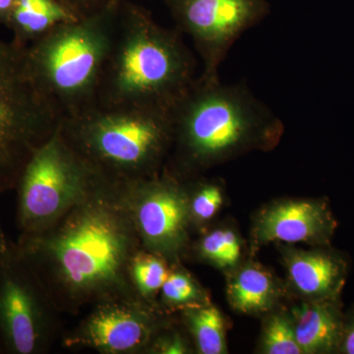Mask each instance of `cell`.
Instances as JSON below:
<instances>
[{
    "mask_svg": "<svg viewBox=\"0 0 354 354\" xmlns=\"http://www.w3.org/2000/svg\"><path fill=\"white\" fill-rule=\"evenodd\" d=\"M198 252L205 259L225 267L237 262L241 256V244L230 230H215L203 237Z\"/></svg>",
    "mask_w": 354,
    "mask_h": 354,
    "instance_id": "20",
    "label": "cell"
},
{
    "mask_svg": "<svg viewBox=\"0 0 354 354\" xmlns=\"http://www.w3.org/2000/svg\"><path fill=\"white\" fill-rule=\"evenodd\" d=\"M174 141L162 171L179 181L248 149L276 143L283 124L245 82L198 76L172 108Z\"/></svg>",
    "mask_w": 354,
    "mask_h": 354,
    "instance_id": "2",
    "label": "cell"
},
{
    "mask_svg": "<svg viewBox=\"0 0 354 354\" xmlns=\"http://www.w3.org/2000/svg\"><path fill=\"white\" fill-rule=\"evenodd\" d=\"M339 349L342 353L354 354V314L346 325L342 327V334Z\"/></svg>",
    "mask_w": 354,
    "mask_h": 354,
    "instance_id": "25",
    "label": "cell"
},
{
    "mask_svg": "<svg viewBox=\"0 0 354 354\" xmlns=\"http://www.w3.org/2000/svg\"><path fill=\"white\" fill-rule=\"evenodd\" d=\"M16 0H0V23L6 24Z\"/></svg>",
    "mask_w": 354,
    "mask_h": 354,
    "instance_id": "26",
    "label": "cell"
},
{
    "mask_svg": "<svg viewBox=\"0 0 354 354\" xmlns=\"http://www.w3.org/2000/svg\"><path fill=\"white\" fill-rule=\"evenodd\" d=\"M169 264V261L157 254L140 249L129 266L130 281L136 295L146 301L156 304V297L171 274Z\"/></svg>",
    "mask_w": 354,
    "mask_h": 354,
    "instance_id": "18",
    "label": "cell"
},
{
    "mask_svg": "<svg viewBox=\"0 0 354 354\" xmlns=\"http://www.w3.org/2000/svg\"><path fill=\"white\" fill-rule=\"evenodd\" d=\"M169 324L157 304L139 297L114 298L91 307L76 327L62 335L68 349L87 348L102 354H144Z\"/></svg>",
    "mask_w": 354,
    "mask_h": 354,
    "instance_id": "10",
    "label": "cell"
},
{
    "mask_svg": "<svg viewBox=\"0 0 354 354\" xmlns=\"http://www.w3.org/2000/svg\"><path fill=\"white\" fill-rule=\"evenodd\" d=\"M197 62L183 34L145 7L121 0L97 104L172 109L196 80Z\"/></svg>",
    "mask_w": 354,
    "mask_h": 354,
    "instance_id": "3",
    "label": "cell"
},
{
    "mask_svg": "<svg viewBox=\"0 0 354 354\" xmlns=\"http://www.w3.org/2000/svg\"><path fill=\"white\" fill-rule=\"evenodd\" d=\"M162 306L169 310L184 309L205 304V297L189 274L180 269H171L160 290Z\"/></svg>",
    "mask_w": 354,
    "mask_h": 354,
    "instance_id": "19",
    "label": "cell"
},
{
    "mask_svg": "<svg viewBox=\"0 0 354 354\" xmlns=\"http://www.w3.org/2000/svg\"><path fill=\"white\" fill-rule=\"evenodd\" d=\"M295 315V337L302 353H332L339 348L344 324L335 298L304 304Z\"/></svg>",
    "mask_w": 354,
    "mask_h": 354,
    "instance_id": "14",
    "label": "cell"
},
{
    "mask_svg": "<svg viewBox=\"0 0 354 354\" xmlns=\"http://www.w3.org/2000/svg\"><path fill=\"white\" fill-rule=\"evenodd\" d=\"M0 353H2V348H1V346H0Z\"/></svg>",
    "mask_w": 354,
    "mask_h": 354,
    "instance_id": "28",
    "label": "cell"
},
{
    "mask_svg": "<svg viewBox=\"0 0 354 354\" xmlns=\"http://www.w3.org/2000/svg\"><path fill=\"white\" fill-rule=\"evenodd\" d=\"M286 263L293 285L307 297L335 298L344 285L346 265L333 254L291 253Z\"/></svg>",
    "mask_w": 354,
    "mask_h": 354,
    "instance_id": "13",
    "label": "cell"
},
{
    "mask_svg": "<svg viewBox=\"0 0 354 354\" xmlns=\"http://www.w3.org/2000/svg\"><path fill=\"white\" fill-rule=\"evenodd\" d=\"M62 314L114 298L138 297L129 266L142 248L125 185L106 181L57 225L16 241Z\"/></svg>",
    "mask_w": 354,
    "mask_h": 354,
    "instance_id": "1",
    "label": "cell"
},
{
    "mask_svg": "<svg viewBox=\"0 0 354 354\" xmlns=\"http://www.w3.org/2000/svg\"><path fill=\"white\" fill-rule=\"evenodd\" d=\"M335 225L326 203L290 201L265 211L258 221L256 234L262 242L326 243L334 234Z\"/></svg>",
    "mask_w": 354,
    "mask_h": 354,
    "instance_id": "12",
    "label": "cell"
},
{
    "mask_svg": "<svg viewBox=\"0 0 354 354\" xmlns=\"http://www.w3.org/2000/svg\"><path fill=\"white\" fill-rule=\"evenodd\" d=\"M176 29L192 39L202 78L220 79V67L244 32L269 15L268 0H165Z\"/></svg>",
    "mask_w": 354,
    "mask_h": 354,
    "instance_id": "9",
    "label": "cell"
},
{
    "mask_svg": "<svg viewBox=\"0 0 354 354\" xmlns=\"http://www.w3.org/2000/svg\"><path fill=\"white\" fill-rule=\"evenodd\" d=\"M124 185L142 248L169 263L176 262L189 241L191 218L185 183L162 171Z\"/></svg>",
    "mask_w": 354,
    "mask_h": 354,
    "instance_id": "11",
    "label": "cell"
},
{
    "mask_svg": "<svg viewBox=\"0 0 354 354\" xmlns=\"http://www.w3.org/2000/svg\"><path fill=\"white\" fill-rule=\"evenodd\" d=\"M62 313L16 242L0 251V346L7 354H46L62 337Z\"/></svg>",
    "mask_w": 354,
    "mask_h": 354,
    "instance_id": "8",
    "label": "cell"
},
{
    "mask_svg": "<svg viewBox=\"0 0 354 354\" xmlns=\"http://www.w3.org/2000/svg\"><path fill=\"white\" fill-rule=\"evenodd\" d=\"M79 155L108 180L133 183L164 169L174 141L172 109L95 104L58 127Z\"/></svg>",
    "mask_w": 354,
    "mask_h": 354,
    "instance_id": "4",
    "label": "cell"
},
{
    "mask_svg": "<svg viewBox=\"0 0 354 354\" xmlns=\"http://www.w3.org/2000/svg\"><path fill=\"white\" fill-rule=\"evenodd\" d=\"M27 46L0 39V193L15 189L62 113L32 76Z\"/></svg>",
    "mask_w": 354,
    "mask_h": 354,
    "instance_id": "6",
    "label": "cell"
},
{
    "mask_svg": "<svg viewBox=\"0 0 354 354\" xmlns=\"http://www.w3.org/2000/svg\"><path fill=\"white\" fill-rule=\"evenodd\" d=\"M9 241H10V239H7L3 230L0 228V251H3L8 246Z\"/></svg>",
    "mask_w": 354,
    "mask_h": 354,
    "instance_id": "27",
    "label": "cell"
},
{
    "mask_svg": "<svg viewBox=\"0 0 354 354\" xmlns=\"http://www.w3.org/2000/svg\"><path fill=\"white\" fill-rule=\"evenodd\" d=\"M106 181L67 143L57 128L32 155L16 186L20 234H41L57 225Z\"/></svg>",
    "mask_w": 354,
    "mask_h": 354,
    "instance_id": "7",
    "label": "cell"
},
{
    "mask_svg": "<svg viewBox=\"0 0 354 354\" xmlns=\"http://www.w3.org/2000/svg\"><path fill=\"white\" fill-rule=\"evenodd\" d=\"M78 19L59 0H16L6 26L13 41L29 46L58 26Z\"/></svg>",
    "mask_w": 354,
    "mask_h": 354,
    "instance_id": "15",
    "label": "cell"
},
{
    "mask_svg": "<svg viewBox=\"0 0 354 354\" xmlns=\"http://www.w3.org/2000/svg\"><path fill=\"white\" fill-rule=\"evenodd\" d=\"M228 297L234 308L244 313L267 309L274 297L271 277L258 268H245L230 283Z\"/></svg>",
    "mask_w": 354,
    "mask_h": 354,
    "instance_id": "16",
    "label": "cell"
},
{
    "mask_svg": "<svg viewBox=\"0 0 354 354\" xmlns=\"http://www.w3.org/2000/svg\"><path fill=\"white\" fill-rule=\"evenodd\" d=\"M185 187L189 201L191 223H202L213 218L223 202L221 188L213 183L199 184L193 190H189L185 183Z\"/></svg>",
    "mask_w": 354,
    "mask_h": 354,
    "instance_id": "22",
    "label": "cell"
},
{
    "mask_svg": "<svg viewBox=\"0 0 354 354\" xmlns=\"http://www.w3.org/2000/svg\"><path fill=\"white\" fill-rule=\"evenodd\" d=\"M70 9L77 17L83 18L92 15L106 6L109 0H59Z\"/></svg>",
    "mask_w": 354,
    "mask_h": 354,
    "instance_id": "24",
    "label": "cell"
},
{
    "mask_svg": "<svg viewBox=\"0 0 354 354\" xmlns=\"http://www.w3.org/2000/svg\"><path fill=\"white\" fill-rule=\"evenodd\" d=\"M171 324L158 332L148 353L185 354L190 353L189 342L179 330L172 329Z\"/></svg>",
    "mask_w": 354,
    "mask_h": 354,
    "instance_id": "23",
    "label": "cell"
},
{
    "mask_svg": "<svg viewBox=\"0 0 354 354\" xmlns=\"http://www.w3.org/2000/svg\"><path fill=\"white\" fill-rule=\"evenodd\" d=\"M264 353L269 354H301V348L297 341L295 326L283 315H274L266 326Z\"/></svg>",
    "mask_w": 354,
    "mask_h": 354,
    "instance_id": "21",
    "label": "cell"
},
{
    "mask_svg": "<svg viewBox=\"0 0 354 354\" xmlns=\"http://www.w3.org/2000/svg\"><path fill=\"white\" fill-rule=\"evenodd\" d=\"M120 2L109 0L92 15L59 25L27 46L32 76L55 102L62 118L97 104Z\"/></svg>",
    "mask_w": 354,
    "mask_h": 354,
    "instance_id": "5",
    "label": "cell"
},
{
    "mask_svg": "<svg viewBox=\"0 0 354 354\" xmlns=\"http://www.w3.org/2000/svg\"><path fill=\"white\" fill-rule=\"evenodd\" d=\"M184 325L192 337L198 353H225V330L220 311L214 306L203 304L184 309Z\"/></svg>",
    "mask_w": 354,
    "mask_h": 354,
    "instance_id": "17",
    "label": "cell"
}]
</instances>
